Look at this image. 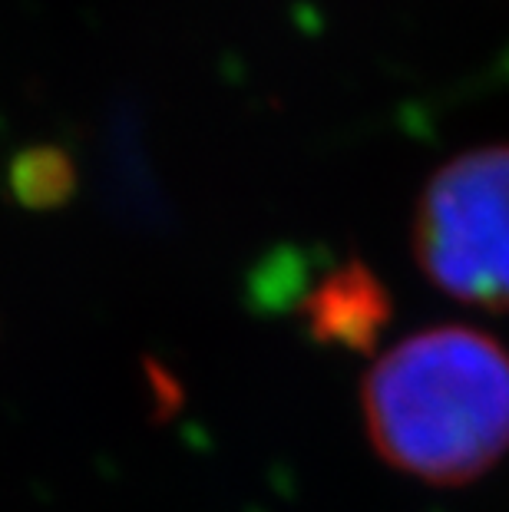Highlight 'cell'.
I'll use <instances>...</instances> for the list:
<instances>
[{
  "label": "cell",
  "mask_w": 509,
  "mask_h": 512,
  "mask_svg": "<svg viewBox=\"0 0 509 512\" xmlns=\"http://www.w3.org/2000/svg\"><path fill=\"white\" fill-rule=\"evenodd\" d=\"M377 453L430 483H467L509 450V354L473 328H433L387 351L364 380Z\"/></svg>",
  "instance_id": "6da1fadb"
},
{
  "label": "cell",
  "mask_w": 509,
  "mask_h": 512,
  "mask_svg": "<svg viewBox=\"0 0 509 512\" xmlns=\"http://www.w3.org/2000/svg\"><path fill=\"white\" fill-rule=\"evenodd\" d=\"M314 334L344 347H367L387 318L381 285L361 265L338 268L318 285L308 301Z\"/></svg>",
  "instance_id": "3957f363"
},
{
  "label": "cell",
  "mask_w": 509,
  "mask_h": 512,
  "mask_svg": "<svg viewBox=\"0 0 509 512\" xmlns=\"http://www.w3.org/2000/svg\"><path fill=\"white\" fill-rule=\"evenodd\" d=\"M414 248L433 285L467 304L509 311V146L470 149L430 179Z\"/></svg>",
  "instance_id": "7a4b0ae2"
}]
</instances>
